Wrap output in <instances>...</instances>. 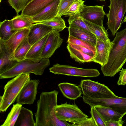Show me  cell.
<instances>
[{
  "label": "cell",
  "mask_w": 126,
  "mask_h": 126,
  "mask_svg": "<svg viewBox=\"0 0 126 126\" xmlns=\"http://www.w3.org/2000/svg\"><path fill=\"white\" fill-rule=\"evenodd\" d=\"M67 43H70L83 47L95 52V47L86 42L78 39L70 35H69Z\"/></svg>",
  "instance_id": "34"
},
{
  "label": "cell",
  "mask_w": 126,
  "mask_h": 126,
  "mask_svg": "<svg viewBox=\"0 0 126 126\" xmlns=\"http://www.w3.org/2000/svg\"><path fill=\"white\" fill-rule=\"evenodd\" d=\"M54 0H33L22 11L21 14L32 17Z\"/></svg>",
  "instance_id": "17"
},
{
  "label": "cell",
  "mask_w": 126,
  "mask_h": 126,
  "mask_svg": "<svg viewBox=\"0 0 126 126\" xmlns=\"http://www.w3.org/2000/svg\"><path fill=\"white\" fill-rule=\"evenodd\" d=\"M30 80V74H20L5 85L3 95L0 97V112L5 111L14 103L24 86Z\"/></svg>",
  "instance_id": "4"
},
{
  "label": "cell",
  "mask_w": 126,
  "mask_h": 126,
  "mask_svg": "<svg viewBox=\"0 0 126 126\" xmlns=\"http://www.w3.org/2000/svg\"><path fill=\"white\" fill-rule=\"evenodd\" d=\"M94 107L105 122L110 120L119 121L122 120L123 117L121 114L110 108L100 105Z\"/></svg>",
  "instance_id": "20"
},
{
  "label": "cell",
  "mask_w": 126,
  "mask_h": 126,
  "mask_svg": "<svg viewBox=\"0 0 126 126\" xmlns=\"http://www.w3.org/2000/svg\"><path fill=\"white\" fill-rule=\"evenodd\" d=\"M83 102L91 107L100 105L110 108L121 114H126V98L116 96L110 98L98 99L83 95Z\"/></svg>",
  "instance_id": "8"
},
{
  "label": "cell",
  "mask_w": 126,
  "mask_h": 126,
  "mask_svg": "<svg viewBox=\"0 0 126 126\" xmlns=\"http://www.w3.org/2000/svg\"><path fill=\"white\" fill-rule=\"evenodd\" d=\"M11 20L13 29L16 31L29 28L35 23L32 17L21 14L20 15H17Z\"/></svg>",
  "instance_id": "25"
},
{
  "label": "cell",
  "mask_w": 126,
  "mask_h": 126,
  "mask_svg": "<svg viewBox=\"0 0 126 126\" xmlns=\"http://www.w3.org/2000/svg\"><path fill=\"white\" fill-rule=\"evenodd\" d=\"M50 72L55 74L63 75L86 77H95L100 74L96 69L83 68L58 63L49 69Z\"/></svg>",
  "instance_id": "9"
},
{
  "label": "cell",
  "mask_w": 126,
  "mask_h": 126,
  "mask_svg": "<svg viewBox=\"0 0 126 126\" xmlns=\"http://www.w3.org/2000/svg\"><path fill=\"white\" fill-rule=\"evenodd\" d=\"M22 105L17 103L13 105L6 120L1 126H15L20 113Z\"/></svg>",
  "instance_id": "29"
},
{
  "label": "cell",
  "mask_w": 126,
  "mask_h": 126,
  "mask_svg": "<svg viewBox=\"0 0 126 126\" xmlns=\"http://www.w3.org/2000/svg\"><path fill=\"white\" fill-rule=\"evenodd\" d=\"M48 34L32 45L27 54L26 58L36 60L42 59V52Z\"/></svg>",
  "instance_id": "23"
},
{
  "label": "cell",
  "mask_w": 126,
  "mask_h": 126,
  "mask_svg": "<svg viewBox=\"0 0 126 126\" xmlns=\"http://www.w3.org/2000/svg\"><path fill=\"white\" fill-rule=\"evenodd\" d=\"M29 28L30 31L27 37L29 43L31 45L53 30L51 27L38 23L32 24Z\"/></svg>",
  "instance_id": "15"
},
{
  "label": "cell",
  "mask_w": 126,
  "mask_h": 126,
  "mask_svg": "<svg viewBox=\"0 0 126 126\" xmlns=\"http://www.w3.org/2000/svg\"><path fill=\"white\" fill-rule=\"evenodd\" d=\"M90 113L96 126H106L105 122L94 107H91Z\"/></svg>",
  "instance_id": "36"
},
{
  "label": "cell",
  "mask_w": 126,
  "mask_h": 126,
  "mask_svg": "<svg viewBox=\"0 0 126 126\" xmlns=\"http://www.w3.org/2000/svg\"><path fill=\"white\" fill-rule=\"evenodd\" d=\"M33 0H8L10 5L15 10L17 14L22 11Z\"/></svg>",
  "instance_id": "33"
},
{
  "label": "cell",
  "mask_w": 126,
  "mask_h": 126,
  "mask_svg": "<svg viewBox=\"0 0 126 126\" xmlns=\"http://www.w3.org/2000/svg\"><path fill=\"white\" fill-rule=\"evenodd\" d=\"M72 47L78 49L84 53L90 56L95 57V52L89 49L78 45L73 44L70 43H67Z\"/></svg>",
  "instance_id": "38"
},
{
  "label": "cell",
  "mask_w": 126,
  "mask_h": 126,
  "mask_svg": "<svg viewBox=\"0 0 126 126\" xmlns=\"http://www.w3.org/2000/svg\"><path fill=\"white\" fill-rule=\"evenodd\" d=\"M32 46L28 42L27 37H26L18 45L14 52L16 59L19 62L25 59L27 54Z\"/></svg>",
  "instance_id": "28"
},
{
  "label": "cell",
  "mask_w": 126,
  "mask_h": 126,
  "mask_svg": "<svg viewBox=\"0 0 126 126\" xmlns=\"http://www.w3.org/2000/svg\"><path fill=\"white\" fill-rule=\"evenodd\" d=\"M68 31L70 35L86 42L95 47L97 38L92 32L76 27L69 26Z\"/></svg>",
  "instance_id": "18"
},
{
  "label": "cell",
  "mask_w": 126,
  "mask_h": 126,
  "mask_svg": "<svg viewBox=\"0 0 126 126\" xmlns=\"http://www.w3.org/2000/svg\"><path fill=\"white\" fill-rule=\"evenodd\" d=\"M113 44L110 40L104 42L97 38L95 46V53L93 62L99 63L102 66L107 63L110 50Z\"/></svg>",
  "instance_id": "14"
},
{
  "label": "cell",
  "mask_w": 126,
  "mask_h": 126,
  "mask_svg": "<svg viewBox=\"0 0 126 126\" xmlns=\"http://www.w3.org/2000/svg\"><path fill=\"white\" fill-rule=\"evenodd\" d=\"M80 86L83 95L89 97L104 99L116 96L114 93L104 84L90 79L82 80Z\"/></svg>",
  "instance_id": "7"
},
{
  "label": "cell",
  "mask_w": 126,
  "mask_h": 126,
  "mask_svg": "<svg viewBox=\"0 0 126 126\" xmlns=\"http://www.w3.org/2000/svg\"><path fill=\"white\" fill-rule=\"evenodd\" d=\"M58 93L56 90L41 93L35 113L36 126H72L66 122L59 120L56 116L55 108L57 105Z\"/></svg>",
  "instance_id": "1"
},
{
  "label": "cell",
  "mask_w": 126,
  "mask_h": 126,
  "mask_svg": "<svg viewBox=\"0 0 126 126\" xmlns=\"http://www.w3.org/2000/svg\"><path fill=\"white\" fill-rule=\"evenodd\" d=\"M72 126H96L92 118H87L78 123L72 124Z\"/></svg>",
  "instance_id": "37"
},
{
  "label": "cell",
  "mask_w": 126,
  "mask_h": 126,
  "mask_svg": "<svg viewBox=\"0 0 126 126\" xmlns=\"http://www.w3.org/2000/svg\"><path fill=\"white\" fill-rule=\"evenodd\" d=\"M66 48L70 57L79 63L93 62L94 57L89 55L73 48L68 43Z\"/></svg>",
  "instance_id": "24"
},
{
  "label": "cell",
  "mask_w": 126,
  "mask_h": 126,
  "mask_svg": "<svg viewBox=\"0 0 126 126\" xmlns=\"http://www.w3.org/2000/svg\"><path fill=\"white\" fill-rule=\"evenodd\" d=\"M89 29L96 37L104 42L110 40L108 32L103 26H101L92 23L83 19Z\"/></svg>",
  "instance_id": "27"
},
{
  "label": "cell",
  "mask_w": 126,
  "mask_h": 126,
  "mask_svg": "<svg viewBox=\"0 0 126 126\" xmlns=\"http://www.w3.org/2000/svg\"><path fill=\"white\" fill-rule=\"evenodd\" d=\"M68 21L69 26L76 27L91 32L80 13L76 14L69 16Z\"/></svg>",
  "instance_id": "30"
},
{
  "label": "cell",
  "mask_w": 126,
  "mask_h": 126,
  "mask_svg": "<svg viewBox=\"0 0 126 126\" xmlns=\"http://www.w3.org/2000/svg\"><path fill=\"white\" fill-rule=\"evenodd\" d=\"M100 0V1H105L106 0Z\"/></svg>",
  "instance_id": "42"
},
{
  "label": "cell",
  "mask_w": 126,
  "mask_h": 126,
  "mask_svg": "<svg viewBox=\"0 0 126 126\" xmlns=\"http://www.w3.org/2000/svg\"><path fill=\"white\" fill-rule=\"evenodd\" d=\"M104 6H88L84 5V9L80 14L84 19L98 25L103 26V20L106 14L103 9Z\"/></svg>",
  "instance_id": "12"
},
{
  "label": "cell",
  "mask_w": 126,
  "mask_h": 126,
  "mask_svg": "<svg viewBox=\"0 0 126 126\" xmlns=\"http://www.w3.org/2000/svg\"><path fill=\"white\" fill-rule=\"evenodd\" d=\"M55 111L59 120L72 124L78 123L88 117L75 104H68L66 102L57 105L55 107Z\"/></svg>",
  "instance_id": "6"
},
{
  "label": "cell",
  "mask_w": 126,
  "mask_h": 126,
  "mask_svg": "<svg viewBox=\"0 0 126 126\" xmlns=\"http://www.w3.org/2000/svg\"><path fill=\"white\" fill-rule=\"evenodd\" d=\"M38 23H42L51 27L52 28L53 30L59 32L67 28L64 21L61 16H56L50 20Z\"/></svg>",
  "instance_id": "31"
},
{
  "label": "cell",
  "mask_w": 126,
  "mask_h": 126,
  "mask_svg": "<svg viewBox=\"0 0 126 126\" xmlns=\"http://www.w3.org/2000/svg\"><path fill=\"white\" fill-rule=\"evenodd\" d=\"M16 126H36L32 111L22 106Z\"/></svg>",
  "instance_id": "22"
},
{
  "label": "cell",
  "mask_w": 126,
  "mask_h": 126,
  "mask_svg": "<svg viewBox=\"0 0 126 126\" xmlns=\"http://www.w3.org/2000/svg\"><path fill=\"white\" fill-rule=\"evenodd\" d=\"M40 82L39 79H34L30 80L26 83L16 98V103L22 105L32 104L36 99Z\"/></svg>",
  "instance_id": "10"
},
{
  "label": "cell",
  "mask_w": 126,
  "mask_h": 126,
  "mask_svg": "<svg viewBox=\"0 0 126 126\" xmlns=\"http://www.w3.org/2000/svg\"><path fill=\"white\" fill-rule=\"evenodd\" d=\"M109 13L106 15L108 19L107 23L109 29L114 36L120 27L126 12V0H110Z\"/></svg>",
  "instance_id": "5"
},
{
  "label": "cell",
  "mask_w": 126,
  "mask_h": 126,
  "mask_svg": "<svg viewBox=\"0 0 126 126\" xmlns=\"http://www.w3.org/2000/svg\"><path fill=\"white\" fill-rule=\"evenodd\" d=\"M58 86L64 96L69 99H76L82 94L81 88L75 84L63 82L59 84Z\"/></svg>",
  "instance_id": "19"
},
{
  "label": "cell",
  "mask_w": 126,
  "mask_h": 126,
  "mask_svg": "<svg viewBox=\"0 0 126 126\" xmlns=\"http://www.w3.org/2000/svg\"><path fill=\"white\" fill-rule=\"evenodd\" d=\"M126 22V16L124 17V19L122 22V23Z\"/></svg>",
  "instance_id": "41"
},
{
  "label": "cell",
  "mask_w": 126,
  "mask_h": 126,
  "mask_svg": "<svg viewBox=\"0 0 126 126\" xmlns=\"http://www.w3.org/2000/svg\"><path fill=\"white\" fill-rule=\"evenodd\" d=\"M63 41L59 32L52 30L48 34L42 52V58H49L60 47Z\"/></svg>",
  "instance_id": "13"
},
{
  "label": "cell",
  "mask_w": 126,
  "mask_h": 126,
  "mask_svg": "<svg viewBox=\"0 0 126 126\" xmlns=\"http://www.w3.org/2000/svg\"><path fill=\"white\" fill-rule=\"evenodd\" d=\"M29 28L17 30L8 40L5 41L6 45L14 52L22 40L27 36Z\"/></svg>",
  "instance_id": "21"
},
{
  "label": "cell",
  "mask_w": 126,
  "mask_h": 126,
  "mask_svg": "<svg viewBox=\"0 0 126 126\" xmlns=\"http://www.w3.org/2000/svg\"><path fill=\"white\" fill-rule=\"evenodd\" d=\"M82 0H75L64 15L70 16L77 13H80L84 9V2Z\"/></svg>",
  "instance_id": "32"
},
{
  "label": "cell",
  "mask_w": 126,
  "mask_h": 126,
  "mask_svg": "<svg viewBox=\"0 0 126 126\" xmlns=\"http://www.w3.org/2000/svg\"><path fill=\"white\" fill-rule=\"evenodd\" d=\"M122 68L119 73V77L117 82L119 85H125L126 84V68Z\"/></svg>",
  "instance_id": "39"
},
{
  "label": "cell",
  "mask_w": 126,
  "mask_h": 126,
  "mask_svg": "<svg viewBox=\"0 0 126 126\" xmlns=\"http://www.w3.org/2000/svg\"><path fill=\"white\" fill-rule=\"evenodd\" d=\"M0 74L14 67L18 62L15 58L14 52L0 38Z\"/></svg>",
  "instance_id": "11"
},
{
  "label": "cell",
  "mask_w": 126,
  "mask_h": 126,
  "mask_svg": "<svg viewBox=\"0 0 126 126\" xmlns=\"http://www.w3.org/2000/svg\"><path fill=\"white\" fill-rule=\"evenodd\" d=\"M75 0H60L57 10L56 16L64 15Z\"/></svg>",
  "instance_id": "35"
},
{
  "label": "cell",
  "mask_w": 126,
  "mask_h": 126,
  "mask_svg": "<svg viewBox=\"0 0 126 126\" xmlns=\"http://www.w3.org/2000/svg\"><path fill=\"white\" fill-rule=\"evenodd\" d=\"M50 63L48 58H42L41 60L26 58L18 62L12 68L0 74V79L14 77L21 73H33L35 75H42Z\"/></svg>",
  "instance_id": "3"
},
{
  "label": "cell",
  "mask_w": 126,
  "mask_h": 126,
  "mask_svg": "<svg viewBox=\"0 0 126 126\" xmlns=\"http://www.w3.org/2000/svg\"><path fill=\"white\" fill-rule=\"evenodd\" d=\"M112 42L111 48L107 63L101 66L103 75L114 77L120 69L126 62V28L119 32Z\"/></svg>",
  "instance_id": "2"
},
{
  "label": "cell",
  "mask_w": 126,
  "mask_h": 126,
  "mask_svg": "<svg viewBox=\"0 0 126 126\" xmlns=\"http://www.w3.org/2000/svg\"><path fill=\"white\" fill-rule=\"evenodd\" d=\"M17 31L13 28L12 20H5L0 23V38L5 41Z\"/></svg>",
  "instance_id": "26"
},
{
  "label": "cell",
  "mask_w": 126,
  "mask_h": 126,
  "mask_svg": "<svg viewBox=\"0 0 126 126\" xmlns=\"http://www.w3.org/2000/svg\"><path fill=\"white\" fill-rule=\"evenodd\" d=\"M106 126H121L123 125L124 121L122 120L118 121L110 120L105 122Z\"/></svg>",
  "instance_id": "40"
},
{
  "label": "cell",
  "mask_w": 126,
  "mask_h": 126,
  "mask_svg": "<svg viewBox=\"0 0 126 126\" xmlns=\"http://www.w3.org/2000/svg\"><path fill=\"white\" fill-rule=\"evenodd\" d=\"M60 0H54L32 17L35 23L50 20L56 17Z\"/></svg>",
  "instance_id": "16"
}]
</instances>
